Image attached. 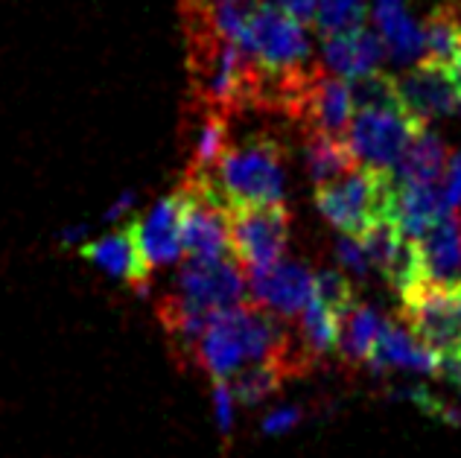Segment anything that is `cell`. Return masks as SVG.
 <instances>
[{
    "label": "cell",
    "mask_w": 461,
    "mask_h": 458,
    "mask_svg": "<svg viewBox=\"0 0 461 458\" xmlns=\"http://www.w3.org/2000/svg\"><path fill=\"white\" fill-rule=\"evenodd\" d=\"M249 298V277L234 255L187 257L176 272L173 289L161 301V319L178 347L193 354L202 330L216 312Z\"/></svg>",
    "instance_id": "obj_1"
},
{
    "label": "cell",
    "mask_w": 461,
    "mask_h": 458,
    "mask_svg": "<svg viewBox=\"0 0 461 458\" xmlns=\"http://www.w3.org/2000/svg\"><path fill=\"white\" fill-rule=\"evenodd\" d=\"M289 336L275 312L260 304H237L216 312L202 330L193 356L211 380H230L237 371L254 363L284 365Z\"/></svg>",
    "instance_id": "obj_2"
},
{
    "label": "cell",
    "mask_w": 461,
    "mask_h": 458,
    "mask_svg": "<svg viewBox=\"0 0 461 458\" xmlns=\"http://www.w3.org/2000/svg\"><path fill=\"white\" fill-rule=\"evenodd\" d=\"M397 184L392 170L357 164L354 170L315 184V208L342 234L359 237L371 225L394 220Z\"/></svg>",
    "instance_id": "obj_3"
},
{
    "label": "cell",
    "mask_w": 461,
    "mask_h": 458,
    "mask_svg": "<svg viewBox=\"0 0 461 458\" xmlns=\"http://www.w3.org/2000/svg\"><path fill=\"white\" fill-rule=\"evenodd\" d=\"M193 175V173H187ZM199 178L208 182L213 196L225 208L284 199V149L272 138H254L234 149H225L220 164Z\"/></svg>",
    "instance_id": "obj_4"
},
{
    "label": "cell",
    "mask_w": 461,
    "mask_h": 458,
    "mask_svg": "<svg viewBox=\"0 0 461 458\" xmlns=\"http://www.w3.org/2000/svg\"><path fill=\"white\" fill-rule=\"evenodd\" d=\"M230 255L246 272H260L284 257L289 243V211L284 202L240 204L228 211Z\"/></svg>",
    "instance_id": "obj_5"
},
{
    "label": "cell",
    "mask_w": 461,
    "mask_h": 458,
    "mask_svg": "<svg viewBox=\"0 0 461 458\" xmlns=\"http://www.w3.org/2000/svg\"><path fill=\"white\" fill-rule=\"evenodd\" d=\"M240 47L266 70H298L310 65L304 23L269 0H260L251 12Z\"/></svg>",
    "instance_id": "obj_6"
},
{
    "label": "cell",
    "mask_w": 461,
    "mask_h": 458,
    "mask_svg": "<svg viewBox=\"0 0 461 458\" xmlns=\"http://www.w3.org/2000/svg\"><path fill=\"white\" fill-rule=\"evenodd\" d=\"M403 298V319L438 354L461 351V277L453 283L418 281Z\"/></svg>",
    "instance_id": "obj_7"
},
{
    "label": "cell",
    "mask_w": 461,
    "mask_h": 458,
    "mask_svg": "<svg viewBox=\"0 0 461 458\" xmlns=\"http://www.w3.org/2000/svg\"><path fill=\"white\" fill-rule=\"evenodd\" d=\"M423 129L415 117L406 112H383V108H362L354 114L348 129V147L357 155L359 164L394 170L400 155L406 152L411 138Z\"/></svg>",
    "instance_id": "obj_8"
},
{
    "label": "cell",
    "mask_w": 461,
    "mask_h": 458,
    "mask_svg": "<svg viewBox=\"0 0 461 458\" xmlns=\"http://www.w3.org/2000/svg\"><path fill=\"white\" fill-rule=\"evenodd\" d=\"M397 91H400V103H403V112L427 126L432 120L458 112L461 76L453 65L423 58L403 79H397Z\"/></svg>",
    "instance_id": "obj_9"
},
{
    "label": "cell",
    "mask_w": 461,
    "mask_h": 458,
    "mask_svg": "<svg viewBox=\"0 0 461 458\" xmlns=\"http://www.w3.org/2000/svg\"><path fill=\"white\" fill-rule=\"evenodd\" d=\"M249 295L277 319H293L312 301L315 274L301 260L281 257L260 272H249Z\"/></svg>",
    "instance_id": "obj_10"
},
{
    "label": "cell",
    "mask_w": 461,
    "mask_h": 458,
    "mask_svg": "<svg viewBox=\"0 0 461 458\" xmlns=\"http://www.w3.org/2000/svg\"><path fill=\"white\" fill-rule=\"evenodd\" d=\"M129 228L149 272L176 266V263L185 257V246H181V193L178 190L169 193L164 199H158L152 208Z\"/></svg>",
    "instance_id": "obj_11"
},
{
    "label": "cell",
    "mask_w": 461,
    "mask_h": 458,
    "mask_svg": "<svg viewBox=\"0 0 461 458\" xmlns=\"http://www.w3.org/2000/svg\"><path fill=\"white\" fill-rule=\"evenodd\" d=\"M374 373L385 371H409L420 377H438L441 373V354L429 347L420 336L409 328L406 321L383 319L377 342L366 363Z\"/></svg>",
    "instance_id": "obj_12"
},
{
    "label": "cell",
    "mask_w": 461,
    "mask_h": 458,
    "mask_svg": "<svg viewBox=\"0 0 461 458\" xmlns=\"http://www.w3.org/2000/svg\"><path fill=\"white\" fill-rule=\"evenodd\" d=\"M79 255L96 266L100 272H105L108 277H114L120 283H129L135 286L138 292L147 289L149 292V266L143 263L140 251H138V243L135 237H131V228H120V231H112L100 239H88Z\"/></svg>",
    "instance_id": "obj_13"
},
{
    "label": "cell",
    "mask_w": 461,
    "mask_h": 458,
    "mask_svg": "<svg viewBox=\"0 0 461 458\" xmlns=\"http://www.w3.org/2000/svg\"><path fill=\"white\" fill-rule=\"evenodd\" d=\"M418 260L427 281L453 283L461 277V216L447 211L438 222H432L418 239Z\"/></svg>",
    "instance_id": "obj_14"
},
{
    "label": "cell",
    "mask_w": 461,
    "mask_h": 458,
    "mask_svg": "<svg viewBox=\"0 0 461 458\" xmlns=\"http://www.w3.org/2000/svg\"><path fill=\"white\" fill-rule=\"evenodd\" d=\"M385 56L388 50L383 39L377 32L366 30L362 23L324 39V62L342 79H354L362 74H371V70H380Z\"/></svg>",
    "instance_id": "obj_15"
},
{
    "label": "cell",
    "mask_w": 461,
    "mask_h": 458,
    "mask_svg": "<svg viewBox=\"0 0 461 458\" xmlns=\"http://www.w3.org/2000/svg\"><path fill=\"white\" fill-rule=\"evenodd\" d=\"M354 100H350V88L342 76L336 74H324L319 67L310 82L307 100H304V112L301 120H310L315 129L330 131V135L342 138L348 135L350 120H354Z\"/></svg>",
    "instance_id": "obj_16"
},
{
    "label": "cell",
    "mask_w": 461,
    "mask_h": 458,
    "mask_svg": "<svg viewBox=\"0 0 461 458\" xmlns=\"http://www.w3.org/2000/svg\"><path fill=\"white\" fill-rule=\"evenodd\" d=\"M380 39L394 62H415L423 53V30L409 15L406 0H377L374 4Z\"/></svg>",
    "instance_id": "obj_17"
},
{
    "label": "cell",
    "mask_w": 461,
    "mask_h": 458,
    "mask_svg": "<svg viewBox=\"0 0 461 458\" xmlns=\"http://www.w3.org/2000/svg\"><path fill=\"white\" fill-rule=\"evenodd\" d=\"M447 211H453L444 202L441 184H400L394 199V222L400 234L418 239L432 222H438Z\"/></svg>",
    "instance_id": "obj_18"
},
{
    "label": "cell",
    "mask_w": 461,
    "mask_h": 458,
    "mask_svg": "<svg viewBox=\"0 0 461 458\" xmlns=\"http://www.w3.org/2000/svg\"><path fill=\"white\" fill-rule=\"evenodd\" d=\"M447 166V147L438 135L423 126L411 143L406 147V152L400 155V161L394 164V184H438Z\"/></svg>",
    "instance_id": "obj_19"
},
{
    "label": "cell",
    "mask_w": 461,
    "mask_h": 458,
    "mask_svg": "<svg viewBox=\"0 0 461 458\" xmlns=\"http://www.w3.org/2000/svg\"><path fill=\"white\" fill-rule=\"evenodd\" d=\"M304 164H307L312 184H321L348 170H354L359 161H357V155L350 152L348 140L330 135V131L315 129L304 140Z\"/></svg>",
    "instance_id": "obj_20"
},
{
    "label": "cell",
    "mask_w": 461,
    "mask_h": 458,
    "mask_svg": "<svg viewBox=\"0 0 461 458\" xmlns=\"http://www.w3.org/2000/svg\"><path fill=\"white\" fill-rule=\"evenodd\" d=\"M301 319V342H304V359H321L339 351V333H342V312L327 307L315 298L298 312Z\"/></svg>",
    "instance_id": "obj_21"
},
{
    "label": "cell",
    "mask_w": 461,
    "mask_h": 458,
    "mask_svg": "<svg viewBox=\"0 0 461 458\" xmlns=\"http://www.w3.org/2000/svg\"><path fill=\"white\" fill-rule=\"evenodd\" d=\"M423 50L429 62L453 65L461 53V4L444 0L435 6L427 27H423Z\"/></svg>",
    "instance_id": "obj_22"
},
{
    "label": "cell",
    "mask_w": 461,
    "mask_h": 458,
    "mask_svg": "<svg viewBox=\"0 0 461 458\" xmlns=\"http://www.w3.org/2000/svg\"><path fill=\"white\" fill-rule=\"evenodd\" d=\"M380 312L368 307V304H354L348 307L342 316V333H339V354H342L348 363H368V356L374 351V342H377L380 333Z\"/></svg>",
    "instance_id": "obj_23"
},
{
    "label": "cell",
    "mask_w": 461,
    "mask_h": 458,
    "mask_svg": "<svg viewBox=\"0 0 461 458\" xmlns=\"http://www.w3.org/2000/svg\"><path fill=\"white\" fill-rule=\"evenodd\" d=\"M228 149V112L208 108L202 123L193 138V155H190V173L202 175L211 173Z\"/></svg>",
    "instance_id": "obj_24"
},
{
    "label": "cell",
    "mask_w": 461,
    "mask_h": 458,
    "mask_svg": "<svg viewBox=\"0 0 461 458\" xmlns=\"http://www.w3.org/2000/svg\"><path fill=\"white\" fill-rule=\"evenodd\" d=\"M284 380V365L277 363H254L237 371L230 377V389H234L237 403L242 406H260L277 391V385Z\"/></svg>",
    "instance_id": "obj_25"
},
{
    "label": "cell",
    "mask_w": 461,
    "mask_h": 458,
    "mask_svg": "<svg viewBox=\"0 0 461 458\" xmlns=\"http://www.w3.org/2000/svg\"><path fill=\"white\" fill-rule=\"evenodd\" d=\"M350 88V100L354 108H383V112H403V103H400V91H397V79L380 74V70H371V74H362L348 79Z\"/></svg>",
    "instance_id": "obj_26"
},
{
    "label": "cell",
    "mask_w": 461,
    "mask_h": 458,
    "mask_svg": "<svg viewBox=\"0 0 461 458\" xmlns=\"http://www.w3.org/2000/svg\"><path fill=\"white\" fill-rule=\"evenodd\" d=\"M366 12H368L366 0H319L312 23L321 39H327V35H333V32L359 27V23L366 21Z\"/></svg>",
    "instance_id": "obj_27"
},
{
    "label": "cell",
    "mask_w": 461,
    "mask_h": 458,
    "mask_svg": "<svg viewBox=\"0 0 461 458\" xmlns=\"http://www.w3.org/2000/svg\"><path fill=\"white\" fill-rule=\"evenodd\" d=\"M315 298H321L327 307H333L336 312H348V307L354 304V283L348 281L342 269H321L315 274Z\"/></svg>",
    "instance_id": "obj_28"
},
{
    "label": "cell",
    "mask_w": 461,
    "mask_h": 458,
    "mask_svg": "<svg viewBox=\"0 0 461 458\" xmlns=\"http://www.w3.org/2000/svg\"><path fill=\"white\" fill-rule=\"evenodd\" d=\"M211 400H213L216 432H220L222 438H228L230 432H234V424H237V397H234V389H230L228 380H213Z\"/></svg>",
    "instance_id": "obj_29"
},
{
    "label": "cell",
    "mask_w": 461,
    "mask_h": 458,
    "mask_svg": "<svg viewBox=\"0 0 461 458\" xmlns=\"http://www.w3.org/2000/svg\"><path fill=\"white\" fill-rule=\"evenodd\" d=\"M336 263L342 266V272H350L354 277H368L371 272V263H368V255L366 248H362L359 237H350V234H342L336 239Z\"/></svg>",
    "instance_id": "obj_30"
},
{
    "label": "cell",
    "mask_w": 461,
    "mask_h": 458,
    "mask_svg": "<svg viewBox=\"0 0 461 458\" xmlns=\"http://www.w3.org/2000/svg\"><path fill=\"white\" fill-rule=\"evenodd\" d=\"M301 420H304V409L301 406H277L272 412H266V418L260 420V432L269 438L289 436V432L301 427Z\"/></svg>",
    "instance_id": "obj_31"
},
{
    "label": "cell",
    "mask_w": 461,
    "mask_h": 458,
    "mask_svg": "<svg viewBox=\"0 0 461 458\" xmlns=\"http://www.w3.org/2000/svg\"><path fill=\"white\" fill-rule=\"evenodd\" d=\"M441 193H444V202L450 204V208H458L461 204V152H456L444 166Z\"/></svg>",
    "instance_id": "obj_32"
},
{
    "label": "cell",
    "mask_w": 461,
    "mask_h": 458,
    "mask_svg": "<svg viewBox=\"0 0 461 458\" xmlns=\"http://www.w3.org/2000/svg\"><path fill=\"white\" fill-rule=\"evenodd\" d=\"M269 4L281 6L289 15H295L301 23H310L315 18V6H319V0H269Z\"/></svg>",
    "instance_id": "obj_33"
},
{
    "label": "cell",
    "mask_w": 461,
    "mask_h": 458,
    "mask_svg": "<svg viewBox=\"0 0 461 458\" xmlns=\"http://www.w3.org/2000/svg\"><path fill=\"white\" fill-rule=\"evenodd\" d=\"M135 202H138V193H135V190H126L123 196H117V202L112 204V208L105 211V216H103V220H105L108 225H117V222H123L126 216L131 213V208H135Z\"/></svg>",
    "instance_id": "obj_34"
},
{
    "label": "cell",
    "mask_w": 461,
    "mask_h": 458,
    "mask_svg": "<svg viewBox=\"0 0 461 458\" xmlns=\"http://www.w3.org/2000/svg\"><path fill=\"white\" fill-rule=\"evenodd\" d=\"M88 234H91L88 225H68L56 234V243L59 248H82L88 243Z\"/></svg>",
    "instance_id": "obj_35"
},
{
    "label": "cell",
    "mask_w": 461,
    "mask_h": 458,
    "mask_svg": "<svg viewBox=\"0 0 461 458\" xmlns=\"http://www.w3.org/2000/svg\"><path fill=\"white\" fill-rule=\"evenodd\" d=\"M456 70H458V76H461V53H458V58H456Z\"/></svg>",
    "instance_id": "obj_36"
},
{
    "label": "cell",
    "mask_w": 461,
    "mask_h": 458,
    "mask_svg": "<svg viewBox=\"0 0 461 458\" xmlns=\"http://www.w3.org/2000/svg\"><path fill=\"white\" fill-rule=\"evenodd\" d=\"M458 112H461V103H458Z\"/></svg>",
    "instance_id": "obj_37"
}]
</instances>
